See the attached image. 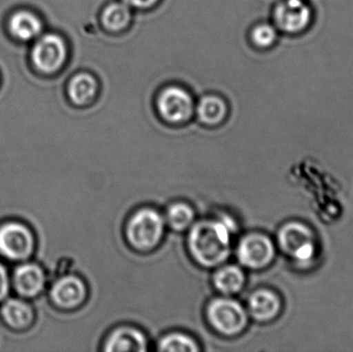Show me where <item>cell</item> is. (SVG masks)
<instances>
[{
	"label": "cell",
	"mask_w": 353,
	"mask_h": 352,
	"mask_svg": "<svg viewBox=\"0 0 353 352\" xmlns=\"http://www.w3.org/2000/svg\"><path fill=\"white\" fill-rule=\"evenodd\" d=\"M234 229L232 221L226 218L195 223L188 236L193 260L205 268L220 266L230 256Z\"/></svg>",
	"instance_id": "6da1fadb"
},
{
	"label": "cell",
	"mask_w": 353,
	"mask_h": 352,
	"mask_svg": "<svg viewBox=\"0 0 353 352\" xmlns=\"http://www.w3.org/2000/svg\"><path fill=\"white\" fill-rule=\"evenodd\" d=\"M165 222L161 213L150 208L137 211L126 225V238L139 251H149L161 243Z\"/></svg>",
	"instance_id": "7a4b0ae2"
},
{
	"label": "cell",
	"mask_w": 353,
	"mask_h": 352,
	"mask_svg": "<svg viewBox=\"0 0 353 352\" xmlns=\"http://www.w3.org/2000/svg\"><path fill=\"white\" fill-rule=\"evenodd\" d=\"M68 59V45L63 37L50 32L39 37L30 49L33 68L39 74L50 76L61 70Z\"/></svg>",
	"instance_id": "3957f363"
},
{
	"label": "cell",
	"mask_w": 353,
	"mask_h": 352,
	"mask_svg": "<svg viewBox=\"0 0 353 352\" xmlns=\"http://www.w3.org/2000/svg\"><path fill=\"white\" fill-rule=\"evenodd\" d=\"M207 318L210 324L224 336L240 334L248 322L246 310L236 300L217 298L208 305Z\"/></svg>",
	"instance_id": "277c9868"
},
{
	"label": "cell",
	"mask_w": 353,
	"mask_h": 352,
	"mask_svg": "<svg viewBox=\"0 0 353 352\" xmlns=\"http://www.w3.org/2000/svg\"><path fill=\"white\" fill-rule=\"evenodd\" d=\"M278 243L288 256L298 262H309L316 252V242L312 231L296 221L286 223L280 229Z\"/></svg>",
	"instance_id": "5b68a950"
},
{
	"label": "cell",
	"mask_w": 353,
	"mask_h": 352,
	"mask_svg": "<svg viewBox=\"0 0 353 352\" xmlns=\"http://www.w3.org/2000/svg\"><path fill=\"white\" fill-rule=\"evenodd\" d=\"M34 249L32 231L22 223L6 222L0 227V254L12 260L29 258Z\"/></svg>",
	"instance_id": "8992f818"
},
{
	"label": "cell",
	"mask_w": 353,
	"mask_h": 352,
	"mask_svg": "<svg viewBox=\"0 0 353 352\" xmlns=\"http://www.w3.org/2000/svg\"><path fill=\"white\" fill-rule=\"evenodd\" d=\"M236 256L240 264L246 268L261 270L274 260L275 246L268 236L250 234L241 240Z\"/></svg>",
	"instance_id": "52a82bcc"
},
{
	"label": "cell",
	"mask_w": 353,
	"mask_h": 352,
	"mask_svg": "<svg viewBox=\"0 0 353 352\" xmlns=\"http://www.w3.org/2000/svg\"><path fill=\"white\" fill-rule=\"evenodd\" d=\"M157 109L161 117L168 122L182 123L190 119L194 112V103L192 97L185 89L171 86L159 94Z\"/></svg>",
	"instance_id": "ba28073f"
},
{
	"label": "cell",
	"mask_w": 353,
	"mask_h": 352,
	"mask_svg": "<svg viewBox=\"0 0 353 352\" xmlns=\"http://www.w3.org/2000/svg\"><path fill=\"white\" fill-rule=\"evenodd\" d=\"M274 20L284 32H302L312 20V10L306 0H281L274 10Z\"/></svg>",
	"instance_id": "9c48e42d"
},
{
	"label": "cell",
	"mask_w": 353,
	"mask_h": 352,
	"mask_svg": "<svg viewBox=\"0 0 353 352\" xmlns=\"http://www.w3.org/2000/svg\"><path fill=\"white\" fill-rule=\"evenodd\" d=\"M8 31L12 39L22 43L34 41L43 30V21L39 14L27 8H19L8 16Z\"/></svg>",
	"instance_id": "30bf717a"
},
{
	"label": "cell",
	"mask_w": 353,
	"mask_h": 352,
	"mask_svg": "<svg viewBox=\"0 0 353 352\" xmlns=\"http://www.w3.org/2000/svg\"><path fill=\"white\" fill-rule=\"evenodd\" d=\"M87 287L84 281L77 276L62 277L51 289V298L56 305L63 309H74L84 303Z\"/></svg>",
	"instance_id": "8fae6325"
},
{
	"label": "cell",
	"mask_w": 353,
	"mask_h": 352,
	"mask_svg": "<svg viewBox=\"0 0 353 352\" xmlns=\"http://www.w3.org/2000/svg\"><path fill=\"white\" fill-rule=\"evenodd\" d=\"M148 340L142 331L132 327H122L111 333L103 346L107 352H145Z\"/></svg>",
	"instance_id": "7c38bea8"
},
{
	"label": "cell",
	"mask_w": 353,
	"mask_h": 352,
	"mask_svg": "<svg viewBox=\"0 0 353 352\" xmlns=\"http://www.w3.org/2000/svg\"><path fill=\"white\" fill-rule=\"evenodd\" d=\"M14 283L21 295L34 297L43 291L46 277L41 267L35 264H24L14 271Z\"/></svg>",
	"instance_id": "4fadbf2b"
},
{
	"label": "cell",
	"mask_w": 353,
	"mask_h": 352,
	"mask_svg": "<svg viewBox=\"0 0 353 352\" xmlns=\"http://www.w3.org/2000/svg\"><path fill=\"white\" fill-rule=\"evenodd\" d=\"M249 312L259 322H269L273 320L281 309L279 297L273 291L259 289L251 295L248 301Z\"/></svg>",
	"instance_id": "5bb4252c"
},
{
	"label": "cell",
	"mask_w": 353,
	"mask_h": 352,
	"mask_svg": "<svg viewBox=\"0 0 353 352\" xmlns=\"http://www.w3.org/2000/svg\"><path fill=\"white\" fill-rule=\"evenodd\" d=\"M1 315L8 326L18 330L29 328L33 322L32 308L20 300L6 301L2 306Z\"/></svg>",
	"instance_id": "9a60e30c"
},
{
	"label": "cell",
	"mask_w": 353,
	"mask_h": 352,
	"mask_svg": "<svg viewBox=\"0 0 353 352\" xmlns=\"http://www.w3.org/2000/svg\"><path fill=\"white\" fill-rule=\"evenodd\" d=\"M213 283L216 289L223 295H234L244 287L245 274L238 266L228 265L215 273Z\"/></svg>",
	"instance_id": "2e32d148"
},
{
	"label": "cell",
	"mask_w": 353,
	"mask_h": 352,
	"mask_svg": "<svg viewBox=\"0 0 353 352\" xmlns=\"http://www.w3.org/2000/svg\"><path fill=\"white\" fill-rule=\"evenodd\" d=\"M97 81L89 74H78L68 83V97L77 105L90 103L97 94Z\"/></svg>",
	"instance_id": "e0dca14e"
},
{
	"label": "cell",
	"mask_w": 353,
	"mask_h": 352,
	"mask_svg": "<svg viewBox=\"0 0 353 352\" xmlns=\"http://www.w3.org/2000/svg\"><path fill=\"white\" fill-rule=\"evenodd\" d=\"M226 105L220 97L207 95L203 97L197 105V115L199 120L207 125L220 123L226 116Z\"/></svg>",
	"instance_id": "ac0fdd59"
},
{
	"label": "cell",
	"mask_w": 353,
	"mask_h": 352,
	"mask_svg": "<svg viewBox=\"0 0 353 352\" xmlns=\"http://www.w3.org/2000/svg\"><path fill=\"white\" fill-rule=\"evenodd\" d=\"M132 18L130 6L124 2H113L103 10L101 21L103 26L112 31L122 30L128 26Z\"/></svg>",
	"instance_id": "d6986e66"
},
{
	"label": "cell",
	"mask_w": 353,
	"mask_h": 352,
	"mask_svg": "<svg viewBox=\"0 0 353 352\" xmlns=\"http://www.w3.org/2000/svg\"><path fill=\"white\" fill-rule=\"evenodd\" d=\"M194 220V211L188 204L175 203L168 209L167 221L175 231H181L190 227Z\"/></svg>",
	"instance_id": "ffe728a7"
},
{
	"label": "cell",
	"mask_w": 353,
	"mask_h": 352,
	"mask_svg": "<svg viewBox=\"0 0 353 352\" xmlns=\"http://www.w3.org/2000/svg\"><path fill=\"white\" fill-rule=\"evenodd\" d=\"M157 349L168 352H196L199 349L194 339L182 333H172L163 337Z\"/></svg>",
	"instance_id": "44dd1931"
},
{
	"label": "cell",
	"mask_w": 353,
	"mask_h": 352,
	"mask_svg": "<svg viewBox=\"0 0 353 352\" xmlns=\"http://www.w3.org/2000/svg\"><path fill=\"white\" fill-rule=\"evenodd\" d=\"M251 37H252L253 43L259 47H271L277 41V29L273 25L263 23L253 29Z\"/></svg>",
	"instance_id": "7402d4cb"
},
{
	"label": "cell",
	"mask_w": 353,
	"mask_h": 352,
	"mask_svg": "<svg viewBox=\"0 0 353 352\" xmlns=\"http://www.w3.org/2000/svg\"><path fill=\"white\" fill-rule=\"evenodd\" d=\"M8 287H10V281H8V272L0 264V301H2L8 295Z\"/></svg>",
	"instance_id": "603a6c76"
},
{
	"label": "cell",
	"mask_w": 353,
	"mask_h": 352,
	"mask_svg": "<svg viewBox=\"0 0 353 352\" xmlns=\"http://www.w3.org/2000/svg\"><path fill=\"white\" fill-rule=\"evenodd\" d=\"M159 0H123L128 6L136 8H148L154 6Z\"/></svg>",
	"instance_id": "cb8c5ba5"
}]
</instances>
